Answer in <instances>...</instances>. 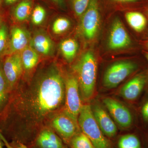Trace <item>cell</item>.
<instances>
[{"mask_svg": "<svg viewBox=\"0 0 148 148\" xmlns=\"http://www.w3.org/2000/svg\"><path fill=\"white\" fill-rule=\"evenodd\" d=\"M31 95L29 108L38 119L61 106L65 97V80L55 63L47 66L37 76Z\"/></svg>", "mask_w": 148, "mask_h": 148, "instance_id": "obj_1", "label": "cell"}, {"mask_svg": "<svg viewBox=\"0 0 148 148\" xmlns=\"http://www.w3.org/2000/svg\"><path fill=\"white\" fill-rule=\"evenodd\" d=\"M73 71L79 84L80 92L85 101L94 95L97 73V62L92 51H86L73 66Z\"/></svg>", "mask_w": 148, "mask_h": 148, "instance_id": "obj_2", "label": "cell"}, {"mask_svg": "<svg viewBox=\"0 0 148 148\" xmlns=\"http://www.w3.org/2000/svg\"><path fill=\"white\" fill-rule=\"evenodd\" d=\"M78 123L83 133L90 139L95 148H111L110 143L103 134L88 104L83 105Z\"/></svg>", "mask_w": 148, "mask_h": 148, "instance_id": "obj_3", "label": "cell"}, {"mask_svg": "<svg viewBox=\"0 0 148 148\" xmlns=\"http://www.w3.org/2000/svg\"><path fill=\"white\" fill-rule=\"evenodd\" d=\"M65 105L64 113L76 123L83 105L80 95L79 84L74 74H69L65 80Z\"/></svg>", "mask_w": 148, "mask_h": 148, "instance_id": "obj_4", "label": "cell"}, {"mask_svg": "<svg viewBox=\"0 0 148 148\" xmlns=\"http://www.w3.org/2000/svg\"><path fill=\"white\" fill-rule=\"evenodd\" d=\"M140 65L136 61H119L111 65L106 70L103 83L107 88L116 87L130 75L138 72Z\"/></svg>", "mask_w": 148, "mask_h": 148, "instance_id": "obj_5", "label": "cell"}, {"mask_svg": "<svg viewBox=\"0 0 148 148\" xmlns=\"http://www.w3.org/2000/svg\"><path fill=\"white\" fill-rule=\"evenodd\" d=\"M81 17L83 36L88 40H93L98 34L101 23L98 0H90L87 9Z\"/></svg>", "mask_w": 148, "mask_h": 148, "instance_id": "obj_6", "label": "cell"}, {"mask_svg": "<svg viewBox=\"0 0 148 148\" xmlns=\"http://www.w3.org/2000/svg\"><path fill=\"white\" fill-rule=\"evenodd\" d=\"M2 69L9 90L11 92L24 69L20 52L9 54L4 62Z\"/></svg>", "mask_w": 148, "mask_h": 148, "instance_id": "obj_7", "label": "cell"}, {"mask_svg": "<svg viewBox=\"0 0 148 148\" xmlns=\"http://www.w3.org/2000/svg\"><path fill=\"white\" fill-rule=\"evenodd\" d=\"M132 41L122 22L119 18L115 19L111 27L108 40V47L112 50L129 47Z\"/></svg>", "mask_w": 148, "mask_h": 148, "instance_id": "obj_8", "label": "cell"}, {"mask_svg": "<svg viewBox=\"0 0 148 148\" xmlns=\"http://www.w3.org/2000/svg\"><path fill=\"white\" fill-rule=\"evenodd\" d=\"M103 103L114 120L121 127L128 128L133 123L131 112L127 107L119 101L110 98H106Z\"/></svg>", "mask_w": 148, "mask_h": 148, "instance_id": "obj_9", "label": "cell"}, {"mask_svg": "<svg viewBox=\"0 0 148 148\" xmlns=\"http://www.w3.org/2000/svg\"><path fill=\"white\" fill-rule=\"evenodd\" d=\"M142 71L132 78L122 87L120 94L125 100L134 101L140 97L148 83V75Z\"/></svg>", "mask_w": 148, "mask_h": 148, "instance_id": "obj_10", "label": "cell"}, {"mask_svg": "<svg viewBox=\"0 0 148 148\" xmlns=\"http://www.w3.org/2000/svg\"><path fill=\"white\" fill-rule=\"evenodd\" d=\"M52 125L55 131L67 143H70L72 138L79 132L78 125L64 113L56 116Z\"/></svg>", "mask_w": 148, "mask_h": 148, "instance_id": "obj_11", "label": "cell"}, {"mask_svg": "<svg viewBox=\"0 0 148 148\" xmlns=\"http://www.w3.org/2000/svg\"><path fill=\"white\" fill-rule=\"evenodd\" d=\"M92 108V114L99 127L104 135L112 138L116 135V125L103 108L95 105Z\"/></svg>", "mask_w": 148, "mask_h": 148, "instance_id": "obj_12", "label": "cell"}, {"mask_svg": "<svg viewBox=\"0 0 148 148\" xmlns=\"http://www.w3.org/2000/svg\"><path fill=\"white\" fill-rule=\"evenodd\" d=\"M30 34L23 27H14L11 32V38L8 54L19 53L30 45L31 40Z\"/></svg>", "mask_w": 148, "mask_h": 148, "instance_id": "obj_13", "label": "cell"}, {"mask_svg": "<svg viewBox=\"0 0 148 148\" xmlns=\"http://www.w3.org/2000/svg\"><path fill=\"white\" fill-rule=\"evenodd\" d=\"M30 45L39 54L44 56H52L55 52L54 42L49 36L43 31L35 33L31 38Z\"/></svg>", "mask_w": 148, "mask_h": 148, "instance_id": "obj_14", "label": "cell"}, {"mask_svg": "<svg viewBox=\"0 0 148 148\" xmlns=\"http://www.w3.org/2000/svg\"><path fill=\"white\" fill-rule=\"evenodd\" d=\"M38 148H65L61 138L50 129L43 130L36 140Z\"/></svg>", "mask_w": 148, "mask_h": 148, "instance_id": "obj_15", "label": "cell"}, {"mask_svg": "<svg viewBox=\"0 0 148 148\" xmlns=\"http://www.w3.org/2000/svg\"><path fill=\"white\" fill-rule=\"evenodd\" d=\"M125 17L130 26L136 33L141 34L147 29L148 20L143 12L137 11L128 12L125 14Z\"/></svg>", "mask_w": 148, "mask_h": 148, "instance_id": "obj_16", "label": "cell"}, {"mask_svg": "<svg viewBox=\"0 0 148 148\" xmlns=\"http://www.w3.org/2000/svg\"><path fill=\"white\" fill-rule=\"evenodd\" d=\"M24 70L31 71L36 67L39 61V54L30 45L20 52Z\"/></svg>", "mask_w": 148, "mask_h": 148, "instance_id": "obj_17", "label": "cell"}, {"mask_svg": "<svg viewBox=\"0 0 148 148\" xmlns=\"http://www.w3.org/2000/svg\"><path fill=\"white\" fill-rule=\"evenodd\" d=\"M59 48L65 60L70 63L74 60L77 55L79 45L77 42L74 39H66L60 43Z\"/></svg>", "mask_w": 148, "mask_h": 148, "instance_id": "obj_18", "label": "cell"}, {"mask_svg": "<svg viewBox=\"0 0 148 148\" xmlns=\"http://www.w3.org/2000/svg\"><path fill=\"white\" fill-rule=\"evenodd\" d=\"M32 0H21L14 10L13 15L15 19L19 22L27 21L32 15Z\"/></svg>", "mask_w": 148, "mask_h": 148, "instance_id": "obj_19", "label": "cell"}, {"mask_svg": "<svg viewBox=\"0 0 148 148\" xmlns=\"http://www.w3.org/2000/svg\"><path fill=\"white\" fill-rule=\"evenodd\" d=\"M119 148H143V143L138 135L128 134L123 135L118 142Z\"/></svg>", "mask_w": 148, "mask_h": 148, "instance_id": "obj_20", "label": "cell"}, {"mask_svg": "<svg viewBox=\"0 0 148 148\" xmlns=\"http://www.w3.org/2000/svg\"><path fill=\"white\" fill-rule=\"evenodd\" d=\"M10 93L3 72L2 66L0 65V113L7 104Z\"/></svg>", "mask_w": 148, "mask_h": 148, "instance_id": "obj_21", "label": "cell"}, {"mask_svg": "<svg viewBox=\"0 0 148 148\" xmlns=\"http://www.w3.org/2000/svg\"><path fill=\"white\" fill-rule=\"evenodd\" d=\"M71 148H95L87 136L79 132L74 136L69 143Z\"/></svg>", "mask_w": 148, "mask_h": 148, "instance_id": "obj_22", "label": "cell"}, {"mask_svg": "<svg viewBox=\"0 0 148 148\" xmlns=\"http://www.w3.org/2000/svg\"><path fill=\"white\" fill-rule=\"evenodd\" d=\"M71 26V21L64 17L56 18L52 25V32L56 35H60L67 32Z\"/></svg>", "mask_w": 148, "mask_h": 148, "instance_id": "obj_23", "label": "cell"}, {"mask_svg": "<svg viewBox=\"0 0 148 148\" xmlns=\"http://www.w3.org/2000/svg\"><path fill=\"white\" fill-rule=\"evenodd\" d=\"M46 11L42 6L37 5L32 11L31 18L32 23L36 26L40 25L45 20Z\"/></svg>", "mask_w": 148, "mask_h": 148, "instance_id": "obj_24", "label": "cell"}, {"mask_svg": "<svg viewBox=\"0 0 148 148\" xmlns=\"http://www.w3.org/2000/svg\"><path fill=\"white\" fill-rule=\"evenodd\" d=\"M90 0H71V4L74 13L81 17L87 9Z\"/></svg>", "mask_w": 148, "mask_h": 148, "instance_id": "obj_25", "label": "cell"}, {"mask_svg": "<svg viewBox=\"0 0 148 148\" xmlns=\"http://www.w3.org/2000/svg\"><path fill=\"white\" fill-rule=\"evenodd\" d=\"M8 39V30L5 24H3L0 27V54L5 51L7 46Z\"/></svg>", "mask_w": 148, "mask_h": 148, "instance_id": "obj_26", "label": "cell"}, {"mask_svg": "<svg viewBox=\"0 0 148 148\" xmlns=\"http://www.w3.org/2000/svg\"><path fill=\"white\" fill-rule=\"evenodd\" d=\"M0 138L7 148H28L23 143L18 141H13L11 143H9L1 133H0Z\"/></svg>", "mask_w": 148, "mask_h": 148, "instance_id": "obj_27", "label": "cell"}, {"mask_svg": "<svg viewBox=\"0 0 148 148\" xmlns=\"http://www.w3.org/2000/svg\"><path fill=\"white\" fill-rule=\"evenodd\" d=\"M140 113L143 120L148 123V99L143 103L141 107Z\"/></svg>", "mask_w": 148, "mask_h": 148, "instance_id": "obj_28", "label": "cell"}, {"mask_svg": "<svg viewBox=\"0 0 148 148\" xmlns=\"http://www.w3.org/2000/svg\"><path fill=\"white\" fill-rule=\"evenodd\" d=\"M139 44L144 49L143 50L148 51V37L145 39L140 40Z\"/></svg>", "mask_w": 148, "mask_h": 148, "instance_id": "obj_29", "label": "cell"}, {"mask_svg": "<svg viewBox=\"0 0 148 148\" xmlns=\"http://www.w3.org/2000/svg\"><path fill=\"white\" fill-rule=\"evenodd\" d=\"M56 5L58 6V7L61 8H64L65 7V1L64 0H50Z\"/></svg>", "mask_w": 148, "mask_h": 148, "instance_id": "obj_30", "label": "cell"}, {"mask_svg": "<svg viewBox=\"0 0 148 148\" xmlns=\"http://www.w3.org/2000/svg\"><path fill=\"white\" fill-rule=\"evenodd\" d=\"M114 1L121 3H135L138 2V0H114Z\"/></svg>", "mask_w": 148, "mask_h": 148, "instance_id": "obj_31", "label": "cell"}, {"mask_svg": "<svg viewBox=\"0 0 148 148\" xmlns=\"http://www.w3.org/2000/svg\"><path fill=\"white\" fill-rule=\"evenodd\" d=\"M144 13H143L145 15L148 20V5H147L144 8Z\"/></svg>", "mask_w": 148, "mask_h": 148, "instance_id": "obj_32", "label": "cell"}, {"mask_svg": "<svg viewBox=\"0 0 148 148\" xmlns=\"http://www.w3.org/2000/svg\"><path fill=\"white\" fill-rule=\"evenodd\" d=\"M142 52H143L144 57L145 58L146 61L147 62L148 64V51H146L143 50Z\"/></svg>", "mask_w": 148, "mask_h": 148, "instance_id": "obj_33", "label": "cell"}, {"mask_svg": "<svg viewBox=\"0 0 148 148\" xmlns=\"http://www.w3.org/2000/svg\"><path fill=\"white\" fill-rule=\"evenodd\" d=\"M6 4L8 5H10L15 3L18 0H5Z\"/></svg>", "mask_w": 148, "mask_h": 148, "instance_id": "obj_34", "label": "cell"}, {"mask_svg": "<svg viewBox=\"0 0 148 148\" xmlns=\"http://www.w3.org/2000/svg\"><path fill=\"white\" fill-rule=\"evenodd\" d=\"M3 144L4 143H3L2 140L0 138V148H3Z\"/></svg>", "mask_w": 148, "mask_h": 148, "instance_id": "obj_35", "label": "cell"}, {"mask_svg": "<svg viewBox=\"0 0 148 148\" xmlns=\"http://www.w3.org/2000/svg\"><path fill=\"white\" fill-rule=\"evenodd\" d=\"M1 18H0V24H1Z\"/></svg>", "mask_w": 148, "mask_h": 148, "instance_id": "obj_36", "label": "cell"}, {"mask_svg": "<svg viewBox=\"0 0 148 148\" xmlns=\"http://www.w3.org/2000/svg\"><path fill=\"white\" fill-rule=\"evenodd\" d=\"M147 80H148V75Z\"/></svg>", "mask_w": 148, "mask_h": 148, "instance_id": "obj_37", "label": "cell"}]
</instances>
